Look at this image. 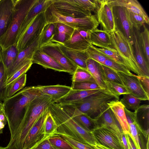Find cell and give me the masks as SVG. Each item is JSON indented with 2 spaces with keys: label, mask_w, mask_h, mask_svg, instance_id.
<instances>
[{
  "label": "cell",
  "mask_w": 149,
  "mask_h": 149,
  "mask_svg": "<svg viewBox=\"0 0 149 149\" xmlns=\"http://www.w3.org/2000/svg\"><path fill=\"white\" fill-rule=\"evenodd\" d=\"M42 95L37 86H28L3 100V110L7 119L10 138L15 134L22 122L28 104Z\"/></svg>",
  "instance_id": "6da1fadb"
},
{
  "label": "cell",
  "mask_w": 149,
  "mask_h": 149,
  "mask_svg": "<svg viewBox=\"0 0 149 149\" xmlns=\"http://www.w3.org/2000/svg\"><path fill=\"white\" fill-rule=\"evenodd\" d=\"M54 102L51 96L43 94L30 102L22 122L6 147L7 149H23L25 139L29 130Z\"/></svg>",
  "instance_id": "7a4b0ae2"
},
{
  "label": "cell",
  "mask_w": 149,
  "mask_h": 149,
  "mask_svg": "<svg viewBox=\"0 0 149 149\" xmlns=\"http://www.w3.org/2000/svg\"><path fill=\"white\" fill-rule=\"evenodd\" d=\"M49 111L57 127L53 136H66L89 145L97 143L91 132L82 127L58 104L52 103Z\"/></svg>",
  "instance_id": "3957f363"
},
{
  "label": "cell",
  "mask_w": 149,
  "mask_h": 149,
  "mask_svg": "<svg viewBox=\"0 0 149 149\" xmlns=\"http://www.w3.org/2000/svg\"><path fill=\"white\" fill-rule=\"evenodd\" d=\"M14 9L12 20L6 32L0 37V48L4 50L15 45L21 26L36 0H13Z\"/></svg>",
  "instance_id": "277c9868"
},
{
  "label": "cell",
  "mask_w": 149,
  "mask_h": 149,
  "mask_svg": "<svg viewBox=\"0 0 149 149\" xmlns=\"http://www.w3.org/2000/svg\"><path fill=\"white\" fill-rule=\"evenodd\" d=\"M119 97L107 89H101L98 92L79 101L69 104L81 112L95 119L109 107L107 104Z\"/></svg>",
  "instance_id": "5b68a950"
},
{
  "label": "cell",
  "mask_w": 149,
  "mask_h": 149,
  "mask_svg": "<svg viewBox=\"0 0 149 149\" xmlns=\"http://www.w3.org/2000/svg\"><path fill=\"white\" fill-rule=\"evenodd\" d=\"M45 14L47 24L61 23L76 30L91 31L97 28L99 24L94 15L79 18L65 16L57 12L53 3L45 12Z\"/></svg>",
  "instance_id": "8992f818"
},
{
  "label": "cell",
  "mask_w": 149,
  "mask_h": 149,
  "mask_svg": "<svg viewBox=\"0 0 149 149\" xmlns=\"http://www.w3.org/2000/svg\"><path fill=\"white\" fill-rule=\"evenodd\" d=\"M111 47L115 49L129 65L130 70L141 75L135 58L132 45L119 31L115 29L109 33Z\"/></svg>",
  "instance_id": "52a82bcc"
},
{
  "label": "cell",
  "mask_w": 149,
  "mask_h": 149,
  "mask_svg": "<svg viewBox=\"0 0 149 149\" xmlns=\"http://www.w3.org/2000/svg\"><path fill=\"white\" fill-rule=\"evenodd\" d=\"M47 24L45 12L39 14L34 18L17 39L15 45L19 52L34 41L41 35Z\"/></svg>",
  "instance_id": "ba28073f"
},
{
  "label": "cell",
  "mask_w": 149,
  "mask_h": 149,
  "mask_svg": "<svg viewBox=\"0 0 149 149\" xmlns=\"http://www.w3.org/2000/svg\"><path fill=\"white\" fill-rule=\"evenodd\" d=\"M112 10L115 29L120 31L133 45L134 30L130 11L125 7L119 6H113Z\"/></svg>",
  "instance_id": "9c48e42d"
},
{
  "label": "cell",
  "mask_w": 149,
  "mask_h": 149,
  "mask_svg": "<svg viewBox=\"0 0 149 149\" xmlns=\"http://www.w3.org/2000/svg\"><path fill=\"white\" fill-rule=\"evenodd\" d=\"M113 6L109 0H98L94 12V15L102 30L109 33L115 29Z\"/></svg>",
  "instance_id": "30bf717a"
},
{
  "label": "cell",
  "mask_w": 149,
  "mask_h": 149,
  "mask_svg": "<svg viewBox=\"0 0 149 149\" xmlns=\"http://www.w3.org/2000/svg\"><path fill=\"white\" fill-rule=\"evenodd\" d=\"M39 48L54 58L65 69L67 72L73 74L77 66L63 52L57 42H50Z\"/></svg>",
  "instance_id": "8fae6325"
},
{
  "label": "cell",
  "mask_w": 149,
  "mask_h": 149,
  "mask_svg": "<svg viewBox=\"0 0 149 149\" xmlns=\"http://www.w3.org/2000/svg\"><path fill=\"white\" fill-rule=\"evenodd\" d=\"M49 113V108L30 130L25 139L23 149H31L48 139L45 136L44 126Z\"/></svg>",
  "instance_id": "7c38bea8"
},
{
  "label": "cell",
  "mask_w": 149,
  "mask_h": 149,
  "mask_svg": "<svg viewBox=\"0 0 149 149\" xmlns=\"http://www.w3.org/2000/svg\"><path fill=\"white\" fill-rule=\"evenodd\" d=\"M91 132L97 143L111 149H124L122 140L109 130L96 127Z\"/></svg>",
  "instance_id": "4fadbf2b"
},
{
  "label": "cell",
  "mask_w": 149,
  "mask_h": 149,
  "mask_svg": "<svg viewBox=\"0 0 149 149\" xmlns=\"http://www.w3.org/2000/svg\"><path fill=\"white\" fill-rule=\"evenodd\" d=\"M52 2L55 10L65 16L79 18L92 15L80 6L74 0H52Z\"/></svg>",
  "instance_id": "5bb4252c"
},
{
  "label": "cell",
  "mask_w": 149,
  "mask_h": 149,
  "mask_svg": "<svg viewBox=\"0 0 149 149\" xmlns=\"http://www.w3.org/2000/svg\"><path fill=\"white\" fill-rule=\"evenodd\" d=\"M117 72L123 86L130 94L142 101L149 100V96L144 91L136 75Z\"/></svg>",
  "instance_id": "9a60e30c"
},
{
  "label": "cell",
  "mask_w": 149,
  "mask_h": 149,
  "mask_svg": "<svg viewBox=\"0 0 149 149\" xmlns=\"http://www.w3.org/2000/svg\"><path fill=\"white\" fill-rule=\"evenodd\" d=\"M40 36L30 45L19 52L15 61L12 66L6 70L7 79L17 70L32 61L34 53L39 48Z\"/></svg>",
  "instance_id": "2e32d148"
},
{
  "label": "cell",
  "mask_w": 149,
  "mask_h": 149,
  "mask_svg": "<svg viewBox=\"0 0 149 149\" xmlns=\"http://www.w3.org/2000/svg\"><path fill=\"white\" fill-rule=\"evenodd\" d=\"M94 119L96 127L106 128L115 133L122 140L123 133L109 107Z\"/></svg>",
  "instance_id": "e0dca14e"
},
{
  "label": "cell",
  "mask_w": 149,
  "mask_h": 149,
  "mask_svg": "<svg viewBox=\"0 0 149 149\" xmlns=\"http://www.w3.org/2000/svg\"><path fill=\"white\" fill-rule=\"evenodd\" d=\"M59 104L67 113L87 130L91 132L92 129L96 127L95 121L94 119L91 118L87 114L81 112L70 105Z\"/></svg>",
  "instance_id": "ac0fdd59"
},
{
  "label": "cell",
  "mask_w": 149,
  "mask_h": 149,
  "mask_svg": "<svg viewBox=\"0 0 149 149\" xmlns=\"http://www.w3.org/2000/svg\"><path fill=\"white\" fill-rule=\"evenodd\" d=\"M14 9L13 0H0V37L6 32L10 26Z\"/></svg>",
  "instance_id": "d6986e66"
},
{
  "label": "cell",
  "mask_w": 149,
  "mask_h": 149,
  "mask_svg": "<svg viewBox=\"0 0 149 149\" xmlns=\"http://www.w3.org/2000/svg\"><path fill=\"white\" fill-rule=\"evenodd\" d=\"M32 62L42 66L46 69H49L59 72H67L66 70L54 58L43 52L39 48L34 53Z\"/></svg>",
  "instance_id": "ffe728a7"
},
{
  "label": "cell",
  "mask_w": 149,
  "mask_h": 149,
  "mask_svg": "<svg viewBox=\"0 0 149 149\" xmlns=\"http://www.w3.org/2000/svg\"><path fill=\"white\" fill-rule=\"evenodd\" d=\"M52 3V0H36L21 26L18 38L23 33L34 18L39 14L45 12Z\"/></svg>",
  "instance_id": "44dd1931"
},
{
  "label": "cell",
  "mask_w": 149,
  "mask_h": 149,
  "mask_svg": "<svg viewBox=\"0 0 149 149\" xmlns=\"http://www.w3.org/2000/svg\"><path fill=\"white\" fill-rule=\"evenodd\" d=\"M107 104L113 112L123 133L130 136V133L124 111V105L118 100H113Z\"/></svg>",
  "instance_id": "7402d4cb"
},
{
  "label": "cell",
  "mask_w": 149,
  "mask_h": 149,
  "mask_svg": "<svg viewBox=\"0 0 149 149\" xmlns=\"http://www.w3.org/2000/svg\"><path fill=\"white\" fill-rule=\"evenodd\" d=\"M63 52L77 66L87 70L86 62L89 58L86 51H80L68 47L58 43Z\"/></svg>",
  "instance_id": "603a6c76"
},
{
  "label": "cell",
  "mask_w": 149,
  "mask_h": 149,
  "mask_svg": "<svg viewBox=\"0 0 149 149\" xmlns=\"http://www.w3.org/2000/svg\"><path fill=\"white\" fill-rule=\"evenodd\" d=\"M113 6L124 7L130 12L139 15L149 24V18L144 8L136 0H109Z\"/></svg>",
  "instance_id": "cb8c5ba5"
},
{
  "label": "cell",
  "mask_w": 149,
  "mask_h": 149,
  "mask_svg": "<svg viewBox=\"0 0 149 149\" xmlns=\"http://www.w3.org/2000/svg\"><path fill=\"white\" fill-rule=\"evenodd\" d=\"M37 86L42 94L51 96L55 103L66 95L71 89L70 86L60 84Z\"/></svg>",
  "instance_id": "d4e9b609"
},
{
  "label": "cell",
  "mask_w": 149,
  "mask_h": 149,
  "mask_svg": "<svg viewBox=\"0 0 149 149\" xmlns=\"http://www.w3.org/2000/svg\"><path fill=\"white\" fill-rule=\"evenodd\" d=\"M89 41L93 45L100 48H108L111 47L109 33L97 28L89 31Z\"/></svg>",
  "instance_id": "484cf974"
},
{
  "label": "cell",
  "mask_w": 149,
  "mask_h": 149,
  "mask_svg": "<svg viewBox=\"0 0 149 149\" xmlns=\"http://www.w3.org/2000/svg\"><path fill=\"white\" fill-rule=\"evenodd\" d=\"M132 45L134 55L141 75L149 77V64L146 60L141 49L136 32L134 30Z\"/></svg>",
  "instance_id": "4316f807"
},
{
  "label": "cell",
  "mask_w": 149,
  "mask_h": 149,
  "mask_svg": "<svg viewBox=\"0 0 149 149\" xmlns=\"http://www.w3.org/2000/svg\"><path fill=\"white\" fill-rule=\"evenodd\" d=\"M101 89L80 90L71 89L66 95L55 103L60 104L72 103L81 100L98 92Z\"/></svg>",
  "instance_id": "83f0119b"
},
{
  "label": "cell",
  "mask_w": 149,
  "mask_h": 149,
  "mask_svg": "<svg viewBox=\"0 0 149 149\" xmlns=\"http://www.w3.org/2000/svg\"><path fill=\"white\" fill-rule=\"evenodd\" d=\"M62 44L68 47L80 51H86L92 45L87 39L81 36L79 30L76 29L71 38Z\"/></svg>",
  "instance_id": "f1b7e54d"
},
{
  "label": "cell",
  "mask_w": 149,
  "mask_h": 149,
  "mask_svg": "<svg viewBox=\"0 0 149 149\" xmlns=\"http://www.w3.org/2000/svg\"><path fill=\"white\" fill-rule=\"evenodd\" d=\"M130 133V136L136 149H141L139 139L137 127L139 126L136 116V112L131 111L125 107L124 108Z\"/></svg>",
  "instance_id": "f546056e"
},
{
  "label": "cell",
  "mask_w": 149,
  "mask_h": 149,
  "mask_svg": "<svg viewBox=\"0 0 149 149\" xmlns=\"http://www.w3.org/2000/svg\"><path fill=\"white\" fill-rule=\"evenodd\" d=\"M54 23L55 25V34L51 42L63 43L71 38L75 29L63 24Z\"/></svg>",
  "instance_id": "4dcf8cb0"
},
{
  "label": "cell",
  "mask_w": 149,
  "mask_h": 149,
  "mask_svg": "<svg viewBox=\"0 0 149 149\" xmlns=\"http://www.w3.org/2000/svg\"><path fill=\"white\" fill-rule=\"evenodd\" d=\"M86 64L87 70L95 82L102 89H107L101 70V64L89 58L87 60Z\"/></svg>",
  "instance_id": "1f68e13d"
},
{
  "label": "cell",
  "mask_w": 149,
  "mask_h": 149,
  "mask_svg": "<svg viewBox=\"0 0 149 149\" xmlns=\"http://www.w3.org/2000/svg\"><path fill=\"white\" fill-rule=\"evenodd\" d=\"M19 52L16 45L0 51V56L6 70L9 68L15 61Z\"/></svg>",
  "instance_id": "d6a6232c"
},
{
  "label": "cell",
  "mask_w": 149,
  "mask_h": 149,
  "mask_svg": "<svg viewBox=\"0 0 149 149\" xmlns=\"http://www.w3.org/2000/svg\"><path fill=\"white\" fill-rule=\"evenodd\" d=\"M143 31L141 32L136 30L139 45L143 56L149 64V31L144 25Z\"/></svg>",
  "instance_id": "836d02e7"
},
{
  "label": "cell",
  "mask_w": 149,
  "mask_h": 149,
  "mask_svg": "<svg viewBox=\"0 0 149 149\" xmlns=\"http://www.w3.org/2000/svg\"><path fill=\"white\" fill-rule=\"evenodd\" d=\"M26 74H24L7 86L6 98L11 97L17 92L23 89L26 85Z\"/></svg>",
  "instance_id": "e575fe53"
},
{
  "label": "cell",
  "mask_w": 149,
  "mask_h": 149,
  "mask_svg": "<svg viewBox=\"0 0 149 149\" xmlns=\"http://www.w3.org/2000/svg\"><path fill=\"white\" fill-rule=\"evenodd\" d=\"M55 29L54 23L47 24L46 25L40 36L39 48L52 41L54 35Z\"/></svg>",
  "instance_id": "d590c367"
},
{
  "label": "cell",
  "mask_w": 149,
  "mask_h": 149,
  "mask_svg": "<svg viewBox=\"0 0 149 149\" xmlns=\"http://www.w3.org/2000/svg\"><path fill=\"white\" fill-rule=\"evenodd\" d=\"M100 69L104 82L105 81L112 82L123 85L117 72L101 64Z\"/></svg>",
  "instance_id": "8d00e7d4"
},
{
  "label": "cell",
  "mask_w": 149,
  "mask_h": 149,
  "mask_svg": "<svg viewBox=\"0 0 149 149\" xmlns=\"http://www.w3.org/2000/svg\"><path fill=\"white\" fill-rule=\"evenodd\" d=\"M72 82H95L93 77L87 70L78 66L72 75Z\"/></svg>",
  "instance_id": "74e56055"
},
{
  "label": "cell",
  "mask_w": 149,
  "mask_h": 149,
  "mask_svg": "<svg viewBox=\"0 0 149 149\" xmlns=\"http://www.w3.org/2000/svg\"><path fill=\"white\" fill-rule=\"evenodd\" d=\"M142 100L130 94L123 95L120 101L128 110H136L140 106Z\"/></svg>",
  "instance_id": "f35d334b"
},
{
  "label": "cell",
  "mask_w": 149,
  "mask_h": 149,
  "mask_svg": "<svg viewBox=\"0 0 149 149\" xmlns=\"http://www.w3.org/2000/svg\"><path fill=\"white\" fill-rule=\"evenodd\" d=\"M95 47L97 50L107 56L116 62L125 66L130 70V68L128 64L114 49L111 47L108 48Z\"/></svg>",
  "instance_id": "ab89813d"
},
{
  "label": "cell",
  "mask_w": 149,
  "mask_h": 149,
  "mask_svg": "<svg viewBox=\"0 0 149 149\" xmlns=\"http://www.w3.org/2000/svg\"><path fill=\"white\" fill-rule=\"evenodd\" d=\"M56 123L49 111V113L44 124V132L45 137L48 139L54 136L57 129Z\"/></svg>",
  "instance_id": "60d3db41"
},
{
  "label": "cell",
  "mask_w": 149,
  "mask_h": 149,
  "mask_svg": "<svg viewBox=\"0 0 149 149\" xmlns=\"http://www.w3.org/2000/svg\"><path fill=\"white\" fill-rule=\"evenodd\" d=\"M1 49L0 48V51ZM7 80L6 69L0 56V100H4L6 98L7 87L5 83Z\"/></svg>",
  "instance_id": "b9f144b4"
},
{
  "label": "cell",
  "mask_w": 149,
  "mask_h": 149,
  "mask_svg": "<svg viewBox=\"0 0 149 149\" xmlns=\"http://www.w3.org/2000/svg\"><path fill=\"white\" fill-rule=\"evenodd\" d=\"M104 83L107 89L117 96L130 94L123 85L112 82L105 81Z\"/></svg>",
  "instance_id": "7bdbcfd3"
},
{
  "label": "cell",
  "mask_w": 149,
  "mask_h": 149,
  "mask_svg": "<svg viewBox=\"0 0 149 149\" xmlns=\"http://www.w3.org/2000/svg\"><path fill=\"white\" fill-rule=\"evenodd\" d=\"M89 58L103 65L108 56L97 50L95 46L91 45L86 51Z\"/></svg>",
  "instance_id": "ee69618b"
},
{
  "label": "cell",
  "mask_w": 149,
  "mask_h": 149,
  "mask_svg": "<svg viewBox=\"0 0 149 149\" xmlns=\"http://www.w3.org/2000/svg\"><path fill=\"white\" fill-rule=\"evenodd\" d=\"M71 87L72 90H80L102 89L96 83L92 82H72Z\"/></svg>",
  "instance_id": "f6af8a7d"
},
{
  "label": "cell",
  "mask_w": 149,
  "mask_h": 149,
  "mask_svg": "<svg viewBox=\"0 0 149 149\" xmlns=\"http://www.w3.org/2000/svg\"><path fill=\"white\" fill-rule=\"evenodd\" d=\"M103 65L109 67L117 72H122L129 75L133 74L125 66L116 62L108 56L104 61Z\"/></svg>",
  "instance_id": "bcb514c9"
},
{
  "label": "cell",
  "mask_w": 149,
  "mask_h": 149,
  "mask_svg": "<svg viewBox=\"0 0 149 149\" xmlns=\"http://www.w3.org/2000/svg\"><path fill=\"white\" fill-rule=\"evenodd\" d=\"M48 139L53 146L60 149H76L61 136H54L49 138Z\"/></svg>",
  "instance_id": "7dc6e473"
},
{
  "label": "cell",
  "mask_w": 149,
  "mask_h": 149,
  "mask_svg": "<svg viewBox=\"0 0 149 149\" xmlns=\"http://www.w3.org/2000/svg\"><path fill=\"white\" fill-rule=\"evenodd\" d=\"M32 64L33 63L31 61L15 72L7 79L5 83L6 86L7 87L14 80L26 73L30 69Z\"/></svg>",
  "instance_id": "c3c4849f"
},
{
  "label": "cell",
  "mask_w": 149,
  "mask_h": 149,
  "mask_svg": "<svg viewBox=\"0 0 149 149\" xmlns=\"http://www.w3.org/2000/svg\"><path fill=\"white\" fill-rule=\"evenodd\" d=\"M84 10L90 12L95 11L97 0H74Z\"/></svg>",
  "instance_id": "681fc988"
},
{
  "label": "cell",
  "mask_w": 149,
  "mask_h": 149,
  "mask_svg": "<svg viewBox=\"0 0 149 149\" xmlns=\"http://www.w3.org/2000/svg\"><path fill=\"white\" fill-rule=\"evenodd\" d=\"M130 18L133 28L139 31L141 27L146 23L144 18L141 15L130 12Z\"/></svg>",
  "instance_id": "f907efd6"
},
{
  "label": "cell",
  "mask_w": 149,
  "mask_h": 149,
  "mask_svg": "<svg viewBox=\"0 0 149 149\" xmlns=\"http://www.w3.org/2000/svg\"><path fill=\"white\" fill-rule=\"evenodd\" d=\"M73 148L77 149H94L90 145L84 143L66 136H61Z\"/></svg>",
  "instance_id": "816d5d0a"
},
{
  "label": "cell",
  "mask_w": 149,
  "mask_h": 149,
  "mask_svg": "<svg viewBox=\"0 0 149 149\" xmlns=\"http://www.w3.org/2000/svg\"><path fill=\"white\" fill-rule=\"evenodd\" d=\"M145 92L149 96V77L141 75H136Z\"/></svg>",
  "instance_id": "f5cc1de1"
},
{
  "label": "cell",
  "mask_w": 149,
  "mask_h": 149,
  "mask_svg": "<svg viewBox=\"0 0 149 149\" xmlns=\"http://www.w3.org/2000/svg\"><path fill=\"white\" fill-rule=\"evenodd\" d=\"M31 149H54L53 146L49 141L48 139L41 142Z\"/></svg>",
  "instance_id": "db71d44e"
},
{
  "label": "cell",
  "mask_w": 149,
  "mask_h": 149,
  "mask_svg": "<svg viewBox=\"0 0 149 149\" xmlns=\"http://www.w3.org/2000/svg\"><path fill=\"white\" fill-rule=\"evenodd\" d=\"M7 120L3 111L0 114V134L3 132V130Z\"/></svg>",
  "instance_id": "11a10c76"
},
{
  "label": "cell",
  "mask_w": 149,
  "mask_h": 149,
  "mask_svg": "<svg viewBox=\"0 0 149 149\" xmlns=\"http://www.w3.org/2000/svg\"><path fill=\"white\" fill-rule=\"evenodd\" d=\"M90 145L94 149H111L98 143L90 144Z\"/></svg>",
  "instance_id": "9f6ffc18"
},
{
  "label": "cell",
  "mask_w": 149,
  "mask_h": 149,
  "mask_svg": "<svg viewBox=\"0 0 149 149\" xmlns=\"http://www.w3.org/2000/svg\"><path fill=\"white\" fill-rule=\"evenodd\" d=\"M122 140L124 149H129L125 135L124 134L122 136Z\"/></svg>",
  "instance_id": "6f0895ef"
},
{
  "label": "cell",
  "mask_w": 149,
  "mask_h": 149,
  "mask_svg": "<svg viewBox=\"0 0 149 149\" xmlns=\"http://www.w3.org/2000/svg\"><path fill=\"white\" fill-rule=\"evenodd\" d=\"M3 103L0 101V114L3 111Z\"/></svg>",
  "instance_id": "680465c9"
},
{
  "label": "cell",
  "mask_w": 149,
  "mask_h": 149,
  "mask_svg": "<svg viewBox=\"0 0 149 149\" xmlns=\"http://www.w3.org/2000/svg\"><path fill=\"white\" fill-rule=\"evenodd\" d=\"M0 149H7L6 147H3L0 146Z\"/></svg>",
  "instance_id": "91938a15"
},
{
  "label": "cell",
  "mask_w": 149,
  "mask_h": 149,
  "mask_svg": "<svg viewBox=\"0 0 149 149\" xmlns=\"http://www.w3.org/2000/svg\"><path fill=\"white\" fill-rule=\"evenodd\" d=\"M53 146V147H54V149H60L58 148H57V147H55V146Z\"/></svg>",
  "instance_id": "94428289"
},
{
  "label": "cell",
  "mask_w": 149,
  "mask_h": 149,
  "mask_svg": "<svg viewBox=\"0 0 149 149\" xmlns=\"http://www.w3.org/2000/svg\"></svg>",
  "instance_id": "6125c7cd"
},
{
  "label": "cell",
  "mask_w": 149,
  "mask_h": 149,
  "mask_svg": "<svg viewBox=\"0 0 149 149\" xmlns=\"http://www.w3.org/2000/svg\"></svg>",
  "instance_id": "be15d7a7"
}]
</instances>
